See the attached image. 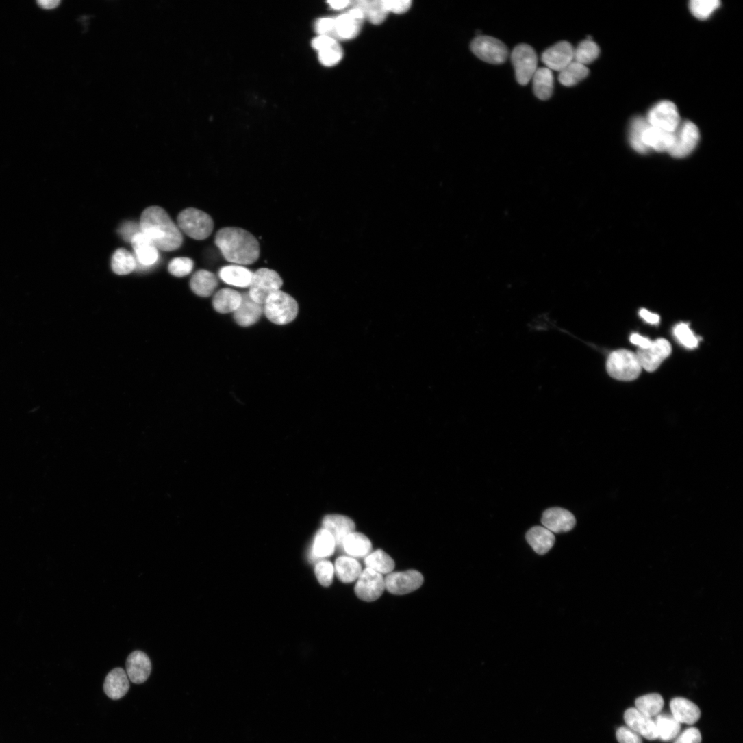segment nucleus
<instances>
[{
  "label": "nucleus",
  "instance_id": "obj_53",
  "mask_svg": "<svg viewBox=\"0 0 743 743\" xmlns=\"http://www.w3.org/2000/svg\"><path fill=\"white\" fill-rule=\"evenodd\" d=\"M631 342L637 346L640 347V349H647L651 345L652 342L647 338H643L638 334H633L631 337Z\"/></svg>",
  "mask_w": 743,
  "mask_h": 743
},
{
  "label": "nucleus",
  "instance_id": "obj_28",
  "mask_svg": "<svg viewBox=\"0 0 743 743\" xmlns=\"http://www.w3.org/2000/svg\"><path fill=\"white\" fill-rule=\"evenodd\" d=\"M342 546L345 552L352 557L367 556L372 550V543L364 534L353 532L343 540Z\"/></svg>",
  "mask_w": 743,
  "mask_h": 743
},
{
  "label": "nucleus",
  "instance_id": "obj_51",
  "mask_svg": "<svg viewBox=\"0 0 743 743\" xmlns=\"http://www.w3.org/2000/svg\"><path fill=\"white\" fill-rule=\"evenodd\" d=\"M338 43L337 40L329 36H319L312 41V47L318 52L325 50Z\"/></svg>",
  "mask_w": 743,
  "mask_h": 743
},
{
  "label": "nucleus",
  "instance_id": "obj_42",
  "mask_svg": "<svg viewBox=\"0 0 743 743\" xmlns=\"http://www.w3.org/2000/svg\"><path fill=\"white\" fill-rule=\"evenodd\" d=\"M320 63L327 67L337 65L343 58V51L338 43L318 52Z\"/></svg>",
  "mask_w": 743,
  "mask_h": 743
},
{
  "label": "nucleus",
  "instance_id": "obj_7",
  "mask_svg": "<svg viewBox=\"0 0 743 743\" xmlns=\"http://www.w3.org/2000/svg\"><path fill=\"white\" fill-rule=\"evenodd\" d=\"M512 62L518 83L528 84L538 69V58L535 50L526 44L518 45L512 52Z\"/></svg>",
  "mask_w": 743,
  "mask_h": 743
},
{
  "label": "nucleus",
  "instance_id": "obj_41",
  "mask_svg": "<svg viewBox=\"0 0 743 743\" xmlns=\"http://www.w3.org/2000/svg\"><path fill=\"white\" fill-rule=\"evenodd\" d=\"M720 4L718 0H692L689 8L695 18L704 21L709 18Z\"/></svg>",
  "mask_w": 743,
  "mask_h": 743
},
{
  "label": "nucleus",
  "instance_id": "obj_46",
  "mask_svg": "<svg viewBox=\"0 0 743 743\" xmlns=\"http://www.w3.org/2000/svg\"><path fill=\"white\" fill-rule=\"evenodd\" d=\"M383 5L387 12L396 14H403L407 12L411 8L410 0H383Z\"/></svg>",
  "mask_w": 743,
  "mask_h": 743
},
{
  "label": "nucleus",
  "instance_id": "obj_4",
  "mask_svg": "<svg viewBox=\"0 0 743 743\" xmlns=\"http://www.w3.org/2000/svg\"><path fill=\"white\" fill-rule=\"evenodd\" d=\"M642 368L636 353L628 350L613 352L607 361V373L612 378L620 381L635 380L639 377Z\"/></svg>",
  "mask_w": 743,
  "mask_h": 743
},
{
  "label": "nucleus",
  "instance_id": "obj_22",
  "mask_svg": "<svg viewBox=\"0 0 743 743\" xmlns=\"http://www.w3.org/2000/svg\"><path fill=\"white\" fill-rule=\"evenodd\" d=\"M323 527L328 530L335 538L336 544L342 546L344 538L355 531L354 521L348 516L340 514H331L325 517Z\"/></svg>",
  "mask_w": 743,
  "mask_h": 743
},
{
  "label": "nucleus",
  "instance_id": "obj_48",
  "mask_svg": "<svg viewBox=\"0 0 743 743\" xmlns=\"http://www.w3.org/2000/svg\"><path fill=\"white\" fill-rule=\"evenodd\" d=\"M702 737L700 731L696 727L685 730L674 743H701Z\"/></svg>",
  "mask_w": 743,
  "mask_h": 743
},
{
  "label": "nucleus",
  "instance_id": "obj_43",
  "mask_svg": "<svg viewBox=\"0 0 743 743\" xmlns=\"http://www.w3.org/2000/svg\"><path fill=\"white\" fill-rule=\"evenodd\" d=\"M315 573L320 583L327 587L331 585L333 582L335 567L331 562L322 560L316 564Z\"/></svg>",
  "mask_w": 743,
  "mask_h": 743
},
{
  "label": "nucleus",
  "instance_id": "obj_9",
  "mask_svg": "<svg viewBox=\"0 0 743 743\" xmlns=\"http://www.w3.org/2000/svg\"><path fill=\"white\" fill-rule=\"evenodd\" d=\"M699 139L700 132L694 123L681 122L674 131V141L668 154L675 158H684L694 151Z\"/></svg>",
  "mask_w": 743,
  "mask_h": 743
},
{
  "label": "nucleus",
  "instance_id": "obj_5",
  "mask_svg": "<svg viewBox=\"0 0 743 743\" xmlns=\"http://www.w3.org/2000/svg\"><path fill=\"white\" fill-rule=\"evenodd\" d=\"M178 225L186 235L190 238L203 240L207 238L214 230V223L212 217L207 213L194 208H189L181 212L178 216Z\"/></svg>",
  "mask_w": 743,
  "mask_h": 743
},
{
  "label": "nucleus",
  "instance_id": "obj_12",
  "mask_svg": "<svg viewBox=\"0 0 743 743\" xmlns=\"http://www.w3.org/2000/svg\"><path fill=\"white\" fill-rule=\"evenodd\" d=\"M423 583L422 574L414 570L390 572L385 578L386 589L398 596L417 590Z\"/></svg>",
  "mask_w": 743,
  "mask_h": 743
},
{
  "label": "nucleus",
  "instance_id": "obj_11",
  "mask_svg": "<svg viewBox=\"0 0 743 743\" xmlns=\"http://www.w3.org/2000/svg\"><path fill=\"white\" fill-rule=\"evenodd\" d=\"M646 119L651 126L668 132H674L681 123L677 106L669 101H663L654 105Z\"/></svg>",
  "mask_w": 743,
  "mask_h": 743
},
{
  "label": "nucleus",
  "instance_id": "obj_40",
  "mask_svg": "<svg viewBox=\"0 0 743 743\" xmlns=\"http://www.w3.org/2000/svg\"><path fill=\"white\" fill-rule=\"evenodd\" d=\"M649 125L646 118L642 116L635 118L631 122L629 130V141L634 150L640 154H646L642 144L644 131Z\"/></svg>",
  "mask_w": 743,
  "mask_h": 743
},
{
  "label": "nucleus",
  "instance_id": "obj_35",
  "mask_svg": "<svg viewBox=\"0 0 743 743\" xmlns=\"http://www.w3.org/2000/svg\"><path fill=\"white\" fill-rule=\"evenodd\" d=\"M365 564L366 568L381 575L390 573L395 566L393 559L381 549L370 553L365 559Z\"/></svg>",
  "mask_w": 743,
  "mask_h": 743
},
{
  "label": "nucleus",
  "instance_id": "obj_25",
  "mask_svg": "<svg viewBox=\"0 0 743 743\" xmlns=\"http://www.w3.org/2000/svg\"><path fill=\"white\" fill-rule=\"evenodd\" d=\"M526 539L533 551L539 555L548 553L555 542L553 533L542 527H532L527 533Z\"/></svg>",
  "mask_w": 743,
  "mask_h": 743
},
{
  "label": "nucleus",
  "instance_id": "obj_6",
  "mask_svg": "<svg viewBox=\"0 0 743 743\" xmlns=\"http://www.w3.org/2000/svg\"><path fill=\"white\" fill-rule=\"evenodd\" d=\"M282 284L283 280L276 271L260 268L253 273L248 293L254 302L264 306L269 296L279 290Z\"/></svg>",
  "mask_w": 743,
  "mask_h": 743
},
{
  "label": "nucleus",
  "instance_id": "obj_50",
  "mask_svg": "<svg viewBox=\"0 0 743 743\" xmlns=\"http://www.w3.org/2000/svg\"><path fill=\"white\" fill-rule=\"evenodd\" d=\"M140 231V225L134 222H127L124 223L119 229V233L122 238L125 241L129 242L132 238Z\"/></svg>",
  "mask_w": 743,
  "mask_h": 743
},
{
  "label": "nucleus",
  "instance_id": "obj_14",
  "mask_svg": "<svg viewBox=\"0 0 743 743\" xmlns=\"http://www.w3.org/2000/svg\"><path fill=\"white\" fill-rule=\"evenodd\" d=\"M364 19V14L361 10L352 8L347 13L335 19V36L344 40L355 38L360 33Z\"/></svg>",
  "mask_w": 743,
  "mask_h": 743
},
{
  "label": "nucleus",
  "instance_id": "obj_45",
  "mask_svg": "<svg viewBox=\"0 0 743 743\" xmlns=\"http://www.w3.org/2000/svg\"><path fill=\"white\" fill-rule=\"evenodd\" d=\"M674 333L678 340L686 348L694 349L698 347V341L687 325H677L674 330Z\"/></svg>",
  "mask_w": 743,
  "mask_h": 743
},
{
  "label": "nucleus",
  "instance_id": "obj_23",
  "mask_svg": "<svg viewBox=\"0 0 743 743\" xmlns=\"http://www.w3.org/2000/svg\"><path fill=\"white\" fill-rule=\"evenodd\" d=\"M129 688V679L126 672L121 668H116L107 675L103 690L111 699L118 700L123 698Z\"/></svg>",
  "mask_w": 743,
  "mask_h": 743
},
{
  "label": "nucleus",
  "instance_id": "obj_16",
  "mask_svg": "<svg viewBox=\"0 0 743 743\" xmlns=\"http://www.w3.org/2000/svg\"><path fill=\"white\" fill-rule=\"evenodd\" d=\"M151 672V661L144 653L136 651L128 656L126 661V673L132 683H143L150 677Z\"/></svg>",
  "mask_w": 743,
  "mask_h": 743
},
{
  "label": "nucleus",
  "instance_id": "obj_37",
  "mask_svg": "<svg viewBox=\"0 0 743 743\" xmlns=\"http://www.w3.org/2000/svg\"><path fill=\"white\" fill-rule=\"evenodd\" d=\"M136 265L134 255L125 249H117L112 255V269L117 275L129 274L136 268Z\"/></svg>",
  "mask_w": 743,
  "mask_h": 743
},
{
  "label": "nucleus",
  "instance_id": "obj_17",
  "mask_svg": "<svg viewBox=\"0 0 743 743\" xmlns=\"http://www.w3.org/2000/svg\"><path fill=\"white\" fill-rule=\"evenodd\" d=\"M130 242L135 253L136 264L142 268L150 267L158 262L160 257L158 249L142 232L136 234Z\"/></svg>",
  "mask_w": 743,
  "mask_h": 743
},
{
  "label": "nucleus",
  "instance_id": "obj_49",
  "mask_svg": "<svg viewBox=\"0 0 743 743\" xmlns=\"http://www.w3.org/2000/svg\"><path fill=\"white\" fill-rule=\"evenodd\" d=\"M315 29L319 36H331L335 31V19L330 18L319 19L316 23Z\"/></svg>",
  "mask_w": 743,
  "mask_h": 743
},
{
  "label": "nucleus",
  "instance_id": "obj_34",
  "mask_svg": "<svg viewBox=\"0 0 743 743\" xmlns=\"http://www.w3.org/2000/svg\"><path fill=\"white\" fill-rule=\"evenodd\" d=\"M588 74L589 70L585 66L572 61L559 72L558 80L562 85L571 87L586 78Z\"/></svg>",
  "mask_w": 743,
  "mask_h": 743
},
{
  "label": "nucleus",
  "instance_id": "obj_21",
  "mask_svg": "<svg viewBox=\"0 0 743 743\" xmlns=\"http://www.w3.org/2000/svg\"><path fill=\"white\" fill-rule=\"evenodd\" d=\"M242 296V303L234 312V317L238 325L248 327L258 322L264 313V306L254 302L249 293H244Z\"/></svg>",
  "mask_w": 743,
  "mask_h": 743
},
{
  "label": "nucleus",
  "instance_id": "obj_32",
  "mask_svg": "<svg viewBox=\"0 0 743 743\" xmlns=\"http://www.w3.org/2000/svg\"><path fill=\"white\" fill-rule=\"evenodd\" d=\"M353 7L361 10L372 24L378 25L386 20L388 12L383 3V0H359L351 3Z\"/></svg>",
  "mask_w": 743,
  "mask_h": 743
},
{
  "label": "nucleus",
  "instance_id": "obj_10",
  "mask_svg": "<svg viewBox=\"0 0 743 743\" xmlns=\"http://www.w3.org/2000/svg\"><path fill=\"white\" fill-rule=\"evenodd\" d=\"M385 589V578L383 575L366 568L357 579L355 592L360 600L370 603L379 599Z\"/></svg>",
  "mask_w": 743,
  "mask_h": 743
},
{
  "label": "nucleus",
  "instance_id": "obj_3",
  "mask_svg": "<svg viewBox=\"0 0 743 743\" xmlns=\"http://www.w3.org/2000/svg\"><path fill=\"white\" fill-rule=\"evenodd\" d=\"M264 313L272 323L285 325L296 318L299 305L292 297L279 290L269 296L264 305Z\"/></svg>",
  "mask_w": 743,
  "mask_h": 743
},
{
  "label": "nucleus",
  "instance_id": "obj_39",
  "mask_svg": "<svg viewBox=\"0 0 743 743\" xmlns=\"http://www.w3.org/2000/svg\"><path fill=\"white\" fill-rule=\"evenodd\" d=\"M664 705V698L659 694H649L635 701L636 709L649 717L659 715Z\"/></svg>",
  "mask_w": 743,
  "mask_h": 743
},
{
  "label": "nucleus",
  "instance_id": "obj_38",
  "mask_svg": "<svg viewBox=\"0 0 743 743\" xmlns=\"http://www.w3.org/2000/svg\"><path fill=\"white\" fill-rule=\"evenodd\" d=\"M601 49L596 43L592 40L582 41L574 49L573 61L586 66L596 61L600 55Z\"/></svg>",
  "mask_w": 743,
  "mask_h": 743
},
{
  "label": "nucleus",
  "instance_id": "obj_54",
  "mask_svg": "<svg viewBox=\"0 0 743 743\" xmlns=\"http://www.w3.org/2000/svg\"><path fill=\"white\" fill-rule=\"evenodd\" d=\"M352 2L349 0H338V1H329L328 4L330 8L336 11L343 10L347 8Z\"/></svg>",
  "mask_w": 743,
  "mask_h": 743
},
{
  "label": "nucleus",
  "instance_id": "obj_55",
  "mask_svg": "<svg viewBox=\"0 0 743 743\" xmlns=\"http://www.w3.org/2000/svg\"><path fill=\"white\" fill-rule=\"evenodd\" d=\"M61 3L60 0H39L38 1V5L45 10H53L59 6Z\"/></svg>",
  "mask_w": 743,
  "mask_h": 743
},
{
  "label": "nucleus",
  "instance_id": "obj_52",
  "mask_svg": "<svg viewBox=\"0 0 743 743\" xmlns=\"http://www.w3.org/2000/svg\"><path fill=\"white\" fill-rule=\"evenodd\" d=\"M640 316L648 323L651 325H657L659 323L660 317L655 314L651 313L645 309H643L640 312Z\"/></svg>",
  "mask_w": 743,
  "mask_h": 743
},
{
  "label": "nucleus",
  "instance_id": "obj_1",
  "mask_svg": "<svg viewBox=\"0 0 743 743\" xmlns=\"http://www.w3.org/2000/svg\"><path fill=\"white\" fill-rule=\"evenodd\" d=\"M140 231L155 246L164 251H173L181 246L183 236L179 227L162 207H151L144 210L140 221Z\"/></svg>",
  "mask_w": 743,
  "mask_h": 743
},
{
  "label": "nucleus",
  "instance_id": "obj_19",
  "mask_svg": "<svg viewBox=\"0 0 743 743\" xmlns=\"http://www.w3.org/2000/svg\"><path fill=\"white\" fill-rule=\"evenodd\" d=\"M674 141V132L647 127L643 134L642 144L646 154L654 151L658 153H669Z\"/></svg>",
  "mask_w": 743,
  "mask_h": 743
},
{
  "label": "nucleus",
  "instance_id": "obj_31",
  "mask_svg": "<svg viewBox=\"0 0 743 743\" xmlns=\"http://www.w3.org/2000/svg\"><path fill=\"white\" fill-rule=\"evenodd\" d=\"M334 567L338 579L347 583L357 580L362 572L360 563L355 558L350 556H342L338 558Z\"/></svg>",
  "mask_w": 743,
  "mask_h": 743
},
{
  "label": "nucleus",
  "instance_id": "obj_27",
  "mask_svg": "<svg viewBox=\"0 0 743 743\" xmlns=\"http://www.w3.org/2000/svg\"><path fill=\"white\" fill-rule=\"evenodd\" d=\"M242 294L231 288H223L218 291L213 299L214 310L223 314L234 313L240 307Z\"/></svg>",
  "mask_w": 743,
  "mask_h": 743
},
{
  "label": "nucleus",
  "instance_id": "obj_2",
  "mask_svg": "<svg viewBox=\"0 0 743 743\" xmlns=\"http://www.w3.org/2000/svg\"><path fill=\"white\" fill-rule=\"evenodd\" d=\"M215 243L225 259L237 265H249L260 257V244L250 232L238 227L219 230Z\"/></svg>",
  "mask_w": 743,
  "mask_h": 743
},
{
  "label": "nucleus",
  "instance_id": "obj_33",
  "mask_svg": "<svg viewBox=\"0 0 743 743\" xmlns=\"http://www.w3.org/2000/svg\"><path fill=\"white\" fill-rule=\"evenodd\" d=\"M336 545V541L333 536L328 530L323 528L316 536L312 549V555L317 559L327 557L334 553Z\"/></svg>",
  "mask_w": 743,
  "mask_h": 743
},
{
  "label": "nucleus",
  "instance_id": "obj_36",
  "mask_svg": "<svg viewBox=\"0 0 743 743\" xmlns=\"http://www.w3.org/2000/svg\"><path fill=\"white\" fill-rule=\"evenodd\" d=\"M655 722L659 738L664 741L675 738L680 732L681 723L672 715H659Z\"/></svg>",
  "mask_w": 743,
  "mask_h": 743
},
{
  "label": "nucleus",
  "instance_id": "obj_47",
  "mask_svg": "<svg viewBox=\"0 0 743 743\" xmlns=\"http://www.w3.org/2000/svg\"><path fill=\"white\" fill-rule=\"evenodd\" d=\"M616 737L620 743H643L640 735L629 727L618 729Z\"/></svg>",
  "mask_w": 743,
  "mask_h": 743
},
{
  "label": "nucleus",
  "instance_id": "obj_15",
  "mask_svg": "<svg viewBox=\"0 0 743 743\" xmlns=\"http://www.w3.org/2000/svg\"><path fill=\"white\" fill-rule=\"evenodd\" d=\"M541 59L546 68L560 72L573 61L574 48L568 42H560L546 49Z\"/></svg>",
  "mask_w": 743,
  "mask_h": 743
},
{
  "label": "nucleus",
  "instance_id": "obj_29",
  "mask_svg": "<svg viewBox=\"0 0 743 743\" xmlns=\"http://www.w3.org/2000/svg\"><path fill=\"white\" fill-rule=\"evenodd\" d=\"M535 95L541 100L551 98L554 88V77L552 71L546 68H538L532 77Z\"/></svg>",
  "mask_w": 743,
  "mask_h": 743
},
{
  "label": "nucleus",
  "instance_id": "obj_13",
  "mask_svg": "<svg viewBox=\"0 0 743 743\" xmlns=\"http://www.w3.org/2000/svg\"><path fill=\"white\" fill-rule=\"evenodd\" d=\"M672 353L668 341L659 339L651 343L647 349H639L636 355L642 366L648 372L655 371Z\"/></svg>",
  "mask_w": 743,
  "mask_h": 743
},
{
  "label": "nucleus",
  "instance_id": "obj_8",
  "mask_svg": "<svg viewBox=\"0 0 743 743\" xmlns=\"http://www.w3.org/2000/svg\"><path fill=\"white\" fill-rule=\"evenodd\" d=\"M471 50L483 62L494 65L504 64L509 55L505 45L490 36H480L476 38L471 44Z\"/></svg>",
  "mask_w": 743,
  "mask_h": 743
},
{
  "label": "nucleus",
  "instance_id": "obj_30",
  "mask_svg": "<svg viewBox=\"0 0 743 743\" xmlns=\"http://www.w3.org/2000/svg\"><path fill=\"white\" fill-rule=\"evenodd\" d=\"M218 284L216 276L206 270L195 273L190 281L192 291L199 296L207 297L212 295Z\"/></svg>",
  "mask_w": 743,
  "mask_h": 743
},
{
  "label": "nucleus",
  "instance_id": "obj_26",
  "mask_svg": "<svg viewBox=\"0 0 743 743\" xmlns=\"http://www.w3.org/2000/svg\"><path fill=\"white\" fill-rule=\"evenodd\" d=\"M253 275L251 270L237 264L224 266L219 272V276L225 283L240 288L249 287Z\"/></svg>",
  "mask_w": 743,
  "mask_h": 743
},
{
  "label": "nucleus",
  "instance_id": "obj_20",
  "mask_svg": "<svg viewBox=\"0 0 743 743\" xmlns=\"http://www.w3.org/2000/svg\"><path fill=\"white\" fill-rule=\"evenodd\" d=\"M624 718L629 727L640 735L650 740L659 738L655 722L636 708L628 709Z\"/></svg>",
  "mask_w": 743,
  "mask_h": 743
},
{
  "label": "nucleus",
  "instance_id": "obj_24",
  "mask_svg": "<svg viewBox=\"0 0 743 743\" xmlns=\"http://www.w3.org/2000/svg\"><path fill=\"white\" fill-rule=\"evenodd\" d=\"M670 706L672 716L680 723L693 725L701 718V712L699 707L685 698L678 697L672 699Z\"/></svg>",
  "mask_w": 743,
  "mask_h": 743
},
{
  "label": "nucleus",
  "instance_id": "obj_18",
  "mask_svg": "<svg viewBox=\"0 0 743 743\" xmlns=\"http://www.w3.org/2000/svg\"><path fill=\"white\" fill-rule=\"evenodd\" d=\"M541 522L545 528L556 533L570 531L576 524L575 518L572 513L558 507L546 510L543 513Z\"/></svg>",
  "mask_w": 743,
  "mask_h": 743
},
{
  "label": "nucleus",
  "instance_id": "obj_44",
  "mask_svg": "<svg viewBox=\"0 0 743 743\" xmlns=\"http://www.w3.org/2000/svg\"><path fill=\"white\" fill-rule=\"evenodd\" d=\"M194 262L188 257H177L173 259L168 266L170 273L176 277H184L192 271Z\"/></svg>",
  "mask_w": 743,
  "mask_h": 743
}]
</instances>
